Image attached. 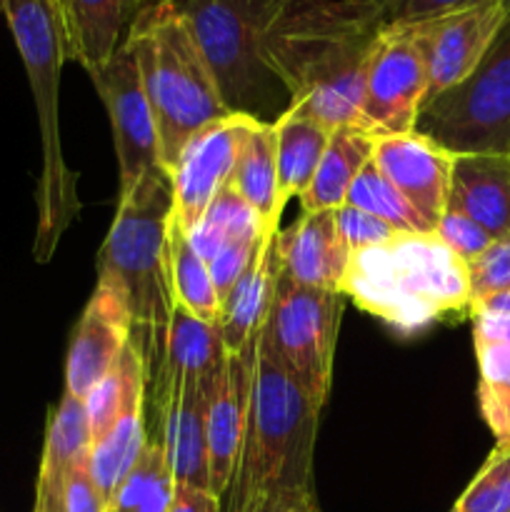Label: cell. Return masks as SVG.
Listing matches in <instances>:
<instances>
[{
    "label": "cell",
    "instance_id": "obj_1",
    "mask_svg": "<svg viewBox=\"0 0 510 512\" xmlns=\"http://www.w3.org/2000/svg\"><path fill=\"white\" fill-rule=\"evenodd\" d=\"M385 15L365 0L290 5L270 20L263 58L290 105L328 130L358 123L373 40Z\"/></svg>",
    "mask_w": 510,
    "mask_h": 512
},
{
    "label": "cell",
    "instance_id": "obj_2",
    "mask_svg": "<svg viewBox=\"0 0 510 512\" xmlns=\"http://www.w3.org/2000/svg\"><path fill=\"white\" fill-rule=\"evenodd\" d=\"M343 295L400 335L470 315L468 265L435 233H400L350 255Z\"/></svg>",
    "mask_w": 510,
    "mask_h": 512
},
{
    "label": "cell",
    "instance_id": "obj_3",
    "mask_svg": "<svg viewBox=\"0 0 510 512\" xmlns=\"http://www.w3.org/2000/svg\"><path fill=\"white\" fill-rule=\"evenodd\" d=\"M0 15L13 33L33 93L43 145V168L35 185L33 258L45 265L60 238L80 215L78 173L68 168L60 143V73L68 60V40L50 0H0Z\"/></svg>",
    "mask_w": 510,
    "mask_h": 512
},
{
    "label": "cell",
    "instance_id": "obj_4",
    "mask_svg": "<svg viewBox=\"0 0 510 512\" xmlns=\"http://www.w3.org/2000/svg\"><path fill=\"white\" fill-rule=\"evenodd\" d=\"M173 218V188L163 168L145 173L118 210L98 253V280L115 285L133 318V343L153 373L173 310L168 275V228Z\"/></svg>",
    "mask_w": 510,
    "mask_h": 512
},
{
    "label": "cell",
    "instance_id": "obj_5",
    "mask_svg": "<svg viewBox=\"0 0 510 512\" xmlns=\"http://www.w3.org/2000/svg\"><path fill=\"white\" fill-rule=\"evenodd\" d=\"M153 110L160 163L168 173L183 145L205 125L235 110L223 100L188 23L173 3L140 13L125 30Z\"/></svg>",
    "mask_w": 510,
    "mask_h": 512
},
{
    "label": "cell",
    "instance_id": "obj_6",
    "mask_svg": "<svg viewBox=\"0 0 510 512\" xmlns=\"http://www.w3.org/2000/svg\"><path fill=\"white\" fill-rule=\"evenodd\" d=\"M320 410L285 368L283 360L258 340L248 428L233 475L260 493L313 490V453Z\"/></svg>",
    "mask_w": 510,
    "mask_h": 512
},
{
    "label": "cell",
    "instance_id": "obj_7",
    "mask_svg": "<svg viewBox=\"0 0 510 512\" xmlns=\"http://www.w3.org/2000/svg\"><path fill=\"white\" fill-rule=\"evenodd\" d=\"M173 5L188 23L228 108L255 115L270 85L278 83L263 58L273 0H173Z\"/></svg>",
    "mask_w": 510,
    "mask_h": 512
},
{
    "label": "cell",
    "instance_id": "obj_8",
    "mask_svg": "<svg viewBox=\"0 0 510 512\" xmlns=\"http://www.w3.org/2000/svg\"><path fill=\"white\" fill-rule=\"evenodd\" d=\"M415 130L450 155H510V18L468 78L425 100Z\"/></svg>",
    "mask_w": 510,
    "mask_h": 512
},
{
    "label": "cell",
    "instance_id": "obj_9",
    "mask_svg": "<svg viewBox=\"0 0 510 512\" xmlns=\"http://www.w3.org/2000/svg\"><path fill=\"white\" fill-rule=\"evenodd\" d=\"M345 295L335 290L303 288L278 278L268 320L263 325V343L278 355L295 375L315 408L328 403L333 385L335 345Z\"/></svg>",
    "mask_w": 510,
    "mask_h": 512
},
{
    "label": "cell",
    "instance_id": "obj_10",
    "mask_svg": "<svg viewBox=\"0 0 510 512\" xmlns=\"http://www.w3.org/2000/svg\"><path fill=\"white\" fill-rule=\"evenodd\" d=\"M430 75L415 23L385 20L373 40L358 128L370 135L413 133Z\"/></svg>",
    "mask_w": 510,
    "mask_h": 512
},
{
    "label": "cell",
    "instance_id": "obj_11",
    "mask_svg": "<svg viewBox=\"0 0 510 512\" xmlns=\"http://www.w3.org/2000/svg\"><path fill=\"white\" fill-rule=\"evenodd\" d=\"M88 75L108 110L110 128H113L115 158L120 168V198L130 193L145 173L163 168L153 110L140 80L138 60L125 40L110 55L108 63L90 70Z\"/></svg>",
    "mask_w": 510,
    "mask_h": 512
},
{
    "label": "cell",
    "instance_id": "obj_12",
    "mask_svg": "<svg viewBox=\"0 0 510 512\" xmlns=\"http://www.w3.org/2000/svg\"><path fill=\"white\" fill-rule=\"evenodd\" d=\"M263 118L250 113H230L205 125L180 150L168 170L173 188V218L185 233L200 223L215 195L228 185L245 138Z\"/></svg>",
    "mask_w": 510,
    "mask_h": 512
},
{
    "label": "cell",
    "instance_id": "obj_13",
    "mask_svg": "<svg viewBox=\"0 0 510 512\" xmlns=\"http://www.w3.org/2000/svg\"><path fill=\"white\" fill-rule=\"evenodd\" d=\"M510 18V0H475L438 18L415 20L430 75L428 100L468 78Z\"/></svg>",
    "mask_w": 510,
    "mask_h": 512
},
{
    "label": "cell",
    "instance_id": "obj_14",
    "mask_svg": "<svg viewBox=\"0 0 510 512\" xmlns=\"http://www.w3.org/2000/svg\"><path fill=\"white\" fill-rule=\"evenodd\" d=\"M275 233L278 230L268 228L228 180V185L208 205L200 223L188 233L193 248L208 263L220 303L228 298L265 240Z\"/></svg>",
    "mask_w": 510,
    "mask_h": 512
},
{
    "label": "cell",
    "instance_id": "obj_15",
    "mask_svg": "<svg viewBox=\"0 0 510 512\" xmlns=\"http://www.w3.org/2000/svg\"><path fill=\"white\" fill-rule=\"evenodd\" d=\"M133 340V318L115 285L98 280L75 323L65 360V393L85 398Z\"/></svg>",
    "mask_w": 510,
    "mask_h": 512
},
{
    "label": "cell",
    "instance_id": "obj_16",
    "mask_svg": "<svg viewBox=\"0 0 510 512\" xmlns=\"http://www.w3.org/2000/svg\"><path fill=\"white\" fill-rule=\"evenodd\" d=\"M373 163L435 233V225L448 210L453 155L413 130L378 135L373 145Z\"/></svg>",
    "mask_w": 510,
    "mask_h": 512
},
{
    "label": "cell",
    "instance_id": "obj_17",
    "mask_svg": "<svg viewBox=\"0 0 510 512\" xmlns=\"http://www.w3.org/2000/svg\"><path fill=\"white\" fill-rule=\"evenodd\" d=\"M210 385L175 383L145 393V400H150L158 418V435L148 440L163 445L175 485L183 488L210 490L208 435H205Z\"/></svg>",
    "mask_w": 510,
    "mask_h": 512
},
{
    "label": "cell",
    "instance_id": "obj_18",
    "mask_svg": "<svg viewBox=\"0 0 510 512\" xmlns=\"http://www.w3.org/2000/svg\"><path fill=\"white\" fill-rule=\"evenodd\" d=\"M255 350L225 358L223 368L215 375L208 395L205 435H208V473L210 493L223 498L238 468L243 450L245 428H248L250 385H253Z\"/></svg>",
    "mask_w": 510,
    "mask_h": 512
},
{
    "label": "cell",
    "instance_id": "obj_19",
    "mask_svg": "<svg viewBox=\"0 0 510 512\" xmlns=\"http://www.w3.org/2000/svg\"><path fill=\"white\" fill-rule=\"evenodd\" d=\"M280 278L303 288L343 293L350 250L340 238L335 210L303 213L288 230H278Z\"/></svg>",
    "mask_w": 510,
    "mask_h": 512
},
{
    "label": "cell",
    "instance_id": "obj_20",
    "mask_svg": "<svg viewBox=\"0 0 510 512\" xmlns=\"http://www.w3.org/2000/svg\"><path fill=\"white\" fill-rule=\"evenodd\" d=\"M228 350L218 323L195 318L193 313L173 305L163 343H160L158 363L148 375V390H163L175 383L210 385L223 368Z\"/></svg>",
    "mask_w": 510,
    "mask_h": 512
},
{
    "label": "cell",
    "instance_id": "obj_21",
    "mask_svg": "<svg viewBox=\"0 0 510 512\" xmlns=\"http://www.w3.org/2000/svg\"><path fill=\"white\" fill-rule=\"evenodd\" d=\"M448 208L468 215L493 240L510 238V155H453Z\"/></svg>",
    "mask_w": 510,
    "mask_h": 512
},
{
    "label": "cell",
    "instance_id": "obj_22",
    "mask_svg": "<svg viewBox=\"0 0 510 512\" xmlns=\"http://www.w3.org/2000/svg\"><path fill=\"white\" fill-rule=\"evenodd\" d=\"M278 233L265 240L263 248L248 265L228 298L223 300V315H220V335H223L225 350L230 355H243L255 350L263 325L268 320L270 305L275 298V285L280 278L278 265Z\"/></svg>",
    "mask_w": 510,
    "mask_h": 512
},
{
    "label": "cell",
    "instance_id": "obj_23",
    "mask_svg": "<svg viewBox=\"0 0 510 512\" xmlns=\"http://www.w3.org/2000/svg\"><path fill=\"white\" fill-rule=\"evenodd\" d=\"M478 360V408L495 448H510V318L470 315Z\"/></svg>",
    "mask_w": 510,
    "mask_h": 512
},
{
    "label": "cell",
    "instance_id": "obj_24",
    "mask_svg": "<svg viewBox=\"0 0 510 512\" xmlns=\"http://www.w3.org/2000/svg\"><path fill=\"white\" fill-rule=\"evenodd\" d=\"M90 445H93V438H90L85 400L63 393L60 403L50 408L35 495H45L60 505L65 478L73 468L88 463Z\"/></svg>",
    "mask_w": 510,
    "mask_h": 512
},
{
    "label": "cell",
    "instance_id": "obj_25",
    "mask_svg": "<svg viewBox=\"0 0 510 512\" xmlns=\"http://www.w3.org/2000/svg\"><path fill=\"white\" fill-rule=\"evenodd\" d=\"M275 160H278V195L285 208L290 198H300L310 188L323 160L333 130L325 128L295 105L273 120Z\"/></svg>",
    "mask_w": 510,
    "mask_h": 512
},
{
    "label": "cell",
    "instance_id": "obj_26",
    "mask_svg": "<svg viewBox=\"0 0 510 512\" xmlns=\"http://www.w3.org/2000/svg\"><path fill=\"white\" fill-rule=\"evenodd\" d=\"M375 135L358 125H343L330 133L328 148L320 160L310 188L300 195L303 213H318V210H338L345 205L348 190L360 170L373 158Z\"/></svg>",
    "mask_w": 510,
    "mask_h": 512
},
{
    "label": "cell",
    "instance_id": "obj_27",
    "mask_svg": "<svg viewBox=\"0 0 510 512\" xmlns=\"http://www.w3.org/2000/svg\"><path fill=\"white\" fill-rule=\"evenodd\" d=\"M148 445V425H145V403L135 405L123 415L108 433L90 445L88 473L95 488L103 495L108 512H113L118 493L123 490L125 480L143 458Z\"/></svg>",
    "mask_w": 510,
    "mask_h": 512
},
{
    "label": "cell",
    "instance_id": "obj_28",
    "mask_svg": "<svg viewBox=\"0 0 510 512\" xmlns=\"http://www.w3.org/2000/svg\"><path fill=\"white\" fill-rule=\"evenodd\" d=\"M230 185L240 198L258 213L268 228L278 230L283 205L278 195V160H275V128L268 120H260L253 133L245 138L235 160Z\"/></svg>",
    "mask_w": 510,
    "mask_h": 512
},
{
    "label": "cell",
    "instance_id": "obj_29",
    "mask_svg": "<svg viewBox=\"0 0 510 512\" xmlns=\"http://www.w3.org/2000/svg\"><path fill=\"white\" fill-rule=\"evenodd\" d=\"M128 0H65L68 5V60L95 70L108 63L125 38Z\"/></svg>",
    "mask_w": 510,
    "mask_h": 512
},
{
    "label": "cell",
    "instance_id": "obj_30",
    "mask_svg": "<svg viewBox=\"0 0 510 512\" xmlns=\"http://www.w3.org/2000/svg\"><path fill=\"white\" fill-rule=\"evenodd\" d=\"M145 390H148V363L138 345L130 340L113 368L83 398L93 443L103 438L128 410L145 403Z\"/></svg>",
    "mask_w": 510,
    "mask_h": 512
},
{
    "label": "cell",
    "instance_id": "obj_31",
    "mask_svg": "<svg viewBox=\"0 0 510 512\" xmlns=\"http://www.w3.org/2000/svg\"><path fill=\"white\" fill-rule=\"evenodd\" d=\"M168 275L173 305H180L200 320L220 323L223 303L215 290L208 263L200 258V253L190 243V235L175 223V218H170L168 228Z\"/></svg>",
    "mask_w": 510,
    "mask_h": 512
},
{
    "label": "cell",
    "instance_id": "obj_32",
    "mask_svg": "<svg viewBox=\"0 0 510 512\" xmlns=\"http://www.w3.org/2000/svg\"><path fill=\"white\" fill-rule=\"evenodd\" d=\"M345 203L353 205V208L365 210V213L375 215V218L385 220V223L393 225L398 233H433V228L415 213L413 205H410L408 200L395 190V185L380 173L378 165L373 163V158L365 163V168L360 170L358 178L353 180Z\"/></svg>",
    "mask_w": 510,
    "mask_h": 512
},
{
    "label": "cell",
    "instance_id": "obj_33",
    "mask_svg": "<svg viewBox=\"0 0 510 512\" xmlns=\"http://www.w3.org/2000/svg\"><path fill=\"white\" fill-rule=\"evenodd\" d=\"M175 478L163 445L148 440L143 458L118 493L113 512H170Z\"/></svg>",
    "mask_w": 510,
    "mask_h": 512
},
{
    "label": "cell",
    "instance_id": "obj_34",
    "mask_svg": "<svg viewBox=\"0 0 510 512\" xmlns=\"http://www.w3.org/2000/svg\"><path fill=\"white\" fill-rule=\"evenodd\" d=\"M453 512H510V448H493Z\"/></svg>",
    "mask_w": 510,
    "mask_h": 512
},
{
    "label": "cell",
    "instance_id": "obj_35",
    "mask_svg": "<svg viewBox=\"0 0 510 512\" xmlns=\"http://www.w3.org/2000/svg\"><path fill=\"white\" fill-rule=\"evenodd\" d=\"M470 305L510 290V238L493 240L468 263Z\"/></svg>",
    "mask_w": 510,
    "mask_h": 512
},
{
    "label": "cell",
    "instance_id": "obj_36",
    "mask_svg": "<svg viewBox=\"0 0 510 512\" xmlns=\"http://www.w3.org/2000/svg\"><path fill=\"white\" fill-rule=\"evenodd\" d=\"M338 215V230L340 238L345 240L350 253H358V250L375 248V245H385L400 235L393 225H388L385 220L375 218V215L365 213V210L353 208V205H340L335 210Z\"/></svg>",
    "mask_w": 510,
    "mask_h": 512
},
{
    "label": "cell",
    "instance_id": "obj_37",
    "mask_svg": "<svg viewBox=\"0 0 510 512\" xmlns=\"http://www.w3.org/2000/svg\"><path fill=\"white\" fill-rule=\"evenodd\" d=\"M435 235H438V238L443 240L465 265H468L470 260L478 258V255L493 243V238H490L475 220H470L468 215L458 213V210L453 208L445 210L443 218L438 220Z\"/></svg>",
    "mask_w": 510,
    "mask_h": 512
},
{
    "label": "cell",
    "instance_id": "obj_38",
    "mask_svg": "<svg viewBox=\"0 0 510 512\" xmlns=\"http://www.w3.org/2000/svg\"><path fill=\"white\" fill-rule=\"evenodd\" d=\"M60 512H108L103 495L90 478L88 463L73 468L65 478Z\"/></svg>",
    "mask_w": 510,
    "mask_h": 512
},
{
    "label": "cell",
    "instance_id": "obj_39",
    "mask_svg": "<svg viewBox=\"0 0 510 512\" xmlns=\"http://www.w3.org/2000/svg\"><path fill=\"white\" fill-rule=\"evenodd\" d=\"M475 3V0H400L393 8L388 20H405V23H415V20L438 18V15L453 13V10L465 8V5Z\"/></svg>",
    "mask_w": 510,
    "mask_h": 512
},
{
    "label": "cell",
    "instance_id": "obj_40",
    "mask_svg": "<svg viewBox=\"0 0 510 512\" xmlns=\"http://www.w3.org/2000/svg\"><path fill=\"white\" fill-rule=\"evenodd\" d=\"M170 512H223V498H218V495L210 493V490L175 485Z\"/></svg>",
    "mask_w": 510,
    "mask_h": 512
},
{
    "label": "cell",
    "instance_id": "obj_41",
    "mask_svg": "<svg viewBox=\"0 0 510 512\" xmlns=\"http://www.w3.org/2000/svg\"><path fill=\"white\" fill-rule=\"evenodd\" d=\"M268 512H320L313 490H283L270 495Z\"/></svg>",
    "mask_w": 510,
    "mask_h": 512
},
{
    "label": "cell",
    "instance_id": "obj_42",
    "mask_svg": "<svg viewBox=\"0 0 510 512\" xmlns=\"http://www.w3.org/2000/svg\"><path fill=\"white\" fill-rule=\"evenodd\" d=\"M470 315H503V318H510V290L473 303L470 305Z\"/></svg>",
    "mask_w": 510,
    "mask_h": 512
},
{
    "label": "cell",
    "instance_id": "obj_43",
    "mask_svg": "<svg viewBox=\"0 0 510 512\" xmlns=\"http://www.w3.org/2000/svg\"><path fill=\"white\" fill-rule=\"evenodd\" d=\"M165 3H173V0H128V3H125V25L133 23L140 13H145V10L158 8V5Z\"/></svg>",
    "mask_w": 510,
    "mask_h": 512
},
{
    "label": "cell",
    "instance_id": "obj_44",
    "mask_svg": "<svg viewBox=\"0 0 510 512\" xmlns=\"http://www.w3.org/2000/svg\"><path fill=\"white\" fill-rule=\"evenodd\" d=\"M33 512H60V505L55 500L45 498V495H35V510Z\"/></svg>",
    "mask_w": 510,
    "mask_h": 512
},
{
    "label": "cell",
    "instance_id": "obj_45",
    "mask_svg": "<svg viewBox=\"0 0 510 512\" xmlns=\"http://www.w3.org/2000/svg\"><path fill=\"white\" fill-rule=\"evenodd\" d=\"M50 3H53L55 13H58L60 23H63V28H65V40H68V5H65V0H50Z\"/></svg>",
    "mask_w": 510,
    "mask_h": 512
},
{
    "label": "cell",
    "instance_id": "obj_46",
    "mask_svg": "<svg viewBox=\"0 0 510 512\" xmlns=\"http://www.w3.org/2000/svg\"><path fill=\"white\" fill-rule=\"evenodd\" d=\"M365 3H373L385 18H390V13H393V8L400 3V0H365Z\"/></svg>",
    "mask_w": 510,
    "mask_h": 512
},
{
    "label": "cell",
    "instance_id": "obj_47",
    "mask_svg": "<svg viewBox=\"0 0 510 512\" xmlns=\"http://www.w3.org/2000/svg\"><path fill=\"white\" fill-rule=\"evenodd\" d=\"M303 3H318V0H273V18L280 10L290 8V5H303Z\"/></svg>",
    "mask_w": 510,
    "mask_h": 512
},
{
    "label": "cell",
    "instance_id": "obj_48",
    "mask_svg": "<svg viewBox=\"0 0 510 512\" xmlns=\"http://www.w3.org/2000/svg\"><path fill=\"white\" fill-rule=\"evenodd\" d=\"M450 512H453V510H450Z\"/></svg>",
    "mask_w": 510,
    "mask_h": 512
}]
</instances>
